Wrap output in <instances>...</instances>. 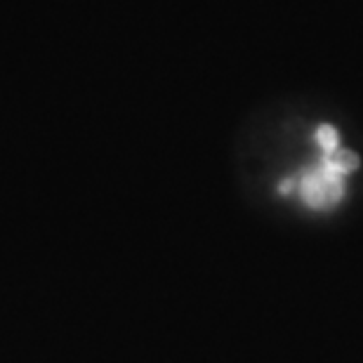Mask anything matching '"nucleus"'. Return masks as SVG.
<instances>
[{"label":"nucleus","mask_w":363,"mask_h":363,"mask_svg":"<svg viewBox=\"0 0 363 363\" xmlns=\"http://www.w3.org/2000/svg\"><path fill=\"white\" fill-rule=\"evenodd\" d=\"M359 156L350 149L321 151V161L311 165L297 177H288L279 184V194H295L311 210L335 208L345 199V182L354 170H359Z\"/></svg>","instance_id":"1"},{"label":"nucleus","mask_w":363,"mask_h":363,"mask_svg":"<svg viewBox=\"0 0 363 363\" xmlns=\"http://www.w3.org/2000/svg\"><path fill=\"white\" fill-rule=\"evenodd\" d=\"M316 144L321 147V151H335L340 149V135L333 125H318L314 135Z\"/></svg>","instance_id":"2"}]
</instances>
